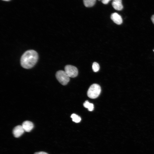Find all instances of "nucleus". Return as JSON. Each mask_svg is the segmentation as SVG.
Segmentation results:
<instances>
[{"label": "nucleus", "mask_w": 154, "mask_h": 154, "mask_svg": "<svg viewBox=\"0 0 154 154\" xmlns=\"http://www.w3.org/2000/svg\"><path fill=\"white\" fill-rule=\"evenodd\" d=\"M38 58V54L35 51L33 50H27L21 57V65L25 68H31L36 64Z\"/></svg>", "instance_id": "f257e3e1"}, {"label": "nucleus", "mask_w": 154, "mask_h": 154, "mask_svg": "<svg viewBox=\"0 0 154 154\" xmlns=\"http://www.w3.org/2000/svg\"><path fill=\"white\" fill-rule=\"evenodd\" d=\"M101 92V88L100 86L96 84L92 85L89 87L87 91L88 96L91 99L97 98L100 95Z\"/></svg>", "instance_id": "f03ea898"}, {"label": "nucleus", "mask_w": 154, "mask_h": 154, "mask_svg": "<svg viewBox=\"0 0 154 154\" xmlns=\"http://www.w3.org/2000/svg\"><path fill=\"white\" fill-rule=\"evenodd\" d=\"M56 76L58 82L63 85H66L70 80V77L65 71H58L56 73Z\"/></svg>", "instance_id": "7ed1b4c3"}, {"label": "nucleus", "mask_w": 154, "mask_h": 154, "mask_svg": "<svg viewBox=\"0 0 154 154\" xmlns=\"http://www.w3.org/2000/svg\"><path fill=\"white\" fill-rule=\"evenodd\" d=\"M64 70L70 77L74 78L78 74V71L77 68L71 65H68L66 66L64 68Z\"/></svg>", "instance_id": "20e7f679"}, {"label": "nucleus", "mask_w": 154, "mask_h": 154, "mask_svg": "<svg viewBox=\"0 0 154 154\" xmlns=\"http://www.w3.org/2000/svg\"><path fill=\"white\" fill-rule=\"evenodd\" d=\"M25 131L22 125H18L14 128L13 133L15 137L18 138L21 136Z\"/></svg>", "instance_id": "39448f33"}, {"label": "nucleus", "mask_w": 154, "mask_h": 154, "mask_svg": "<svg viewBox=\"0 0 154 154\" xmlns=\"http://www.w3.org/2000/svg\"><path fill=\"white\" fill-rule=\"evenodd\" d=\"M111 19L114 23L117 25H120L123 22L121 16L116 13H114L111 14Z\"/></svg>", "instance_id": "423d86ee"}, {"label": "nucleus", "mask_w": 154, "mask_h": 154, "mask_svg": "<svg viewBox=\"0 0 154 154\" xmlns=\"http://www.w3.org/2000/svg\"><path fill=\"white\" fill-rule=\"evenodd\" d=\"M22 125L25 131L27 132L30 131L34 127L33 123L28 121H24Z\"/></svg>", "instance_id": "0eeeda50"}, {"label": "nucleus", "mask_w": 154, "mask_h": 154, "mask_svg": "<svg viewBox=\"0 0 154 154\" xmlns=\"http://www.w3.org/2000/svg\"><path fill=\"white\" fill-rule=\"evenodd\" d=\"M112 5L115 9L117 11L121 10L123 8L121 0H113Z\"/></svg>", "instance_id": "6e6552de"}, {"label": "nucleus", "mask_w": 154, "mask_h": 154, "mask_svg": "<svg viewBox=\"0 0 154 154\" xmlns=\"http://www.w3.org/2000/svg\"><path fill=\"white\" fill-rule=\"evenodd\" d=\"M96 0H83L84 5L86 7H91L93 6Z\"/></svg>", "instance_id": "1a4fd4ad"}, {"label": "nucleus", "mask_w": 154, "mask_h": 154, "mask_svg": "<svg viewBox=\"0 0 154 154\" xmlns=\"http://www.w3.org/2000/svg\"><path fill=\"white\" fill-rule=\"evenodd\" d=\"M84 107L88 109L90 111H92L94 109V106L93 104L90 103L87 100L85 101L83 104Z\"/></svg>", "instance_id": "9d476101"}, {"label": "nucleus", "mask_w": 154, "mask_h": 154, "mask_svg": "<svg viewBox=\"0 0 154 154\" xmlns=\"http://www.w3.org/2000/svg\"><path fill=\"white\" fill-rule=\"evenodd\" d=\"M71 117L72 119V121L76 123H79L81 120L80 117L75 114H72L71 115Z\"/></svg>", "instance_id": "9b49d317"}, {"label": "nucleus", "mask_w": 154, "mask_h": 154, "mask_svg": "<svg viewBox=\"0 0 154 154\" xmlns=\"http://www.w3.org/2000/svg\"><path fill=\"white\" fill-rule=\"evenodd\" d=\"M92 68L93 71L95 72L98 71L100 69L99 64L96 62H94L92 64Z\"/></svg>", "instance_id": "f8f14e48"}, {"label": "nucleus", "mask_w": 154, "mask_h": 154, "mask_svg": "<svg viewBox=\"0 0 154 154\" xmlns=\"http://www.w3.org/2000/svg\"><path fill=\"white\" fill-rule=\"evenodd\" d=\"M111 0H102V2L104 4H107Z\"/></svg>", "instance_id": "ddd939ff"}, {"label": "nucleus", "mask_w": 154, "mask_h": 154, "mask_svg": "<svg viewBox=\"0 0 154 154\" xmlns=\"http://www.w3.org/2000/svg\"><path fill=\"white\" fill-rule=\"evenodd\" d=\"M34 154H48L45 152L40 151V152H36L34 153Z\"/></svg>", "instance_id": "4468645a"}, {"label": "nucleus", "mask_w": 154, "mask_h": 154, "mask_svg": "<svg viewBox=\"0 0 154 154\" xmlns=\"http://www.w3.org/2000/svg\"><path fill=\"white\" fill-rule=\"evenodd\" d=\"M151 19L153 23L154 24V15L151 16Z\"/></svg>", "instance_id": "2eb2a0df"}, {"label": "nucleus", "mask_w": 154, "mask_h": 154, "mask_svg": "<svg viewBox=\"0 0 154 154\" xmlns=\"http://www.w3.org/2000/svg\"><path fill=\"white\" fill-rule=\"evenodd\" d=\"M3 0L5 1H9V0Z\"/></svg>", "instance_id": "dca6fc26"}, {"label": "nucleus", "mask_w": 154, "mask_h": 154, "mask_svg": "<svg viewBox=\"0 0 154 154\" xmlns=\"http://www.w3.org/2000/svg\"><path fill=\"white\" fill-rule=\"evenodd\" d=\"M98 0L100 1V0Z\"/></svg>", "instance_id": "f3484780"}, {"label": "nucleus", "mask_w": 154, "mask_h": 154, "mask_svg": "<svg viewBox=\"0 0 154 154\" xmlns=\"http://www.w3.org/2000/svg\"><path fill=\"white\" fill-rule=\"evenodd\" d=\"M153 51H154V50H153Z\"/></svg>", "instance_id": "a211bd4d"}]
</instances>
